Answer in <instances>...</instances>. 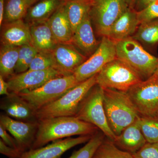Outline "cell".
I'll use <instances>...</instances> for the list:
<instances>
[{"instance_id":"obj_26","label":"cell","mask_w":158,"mask_h":158,"mask_svg":"<svg viewBox=\"0 0 158 158\" xmlns=\"http://www.w3.org/2000/svg\"><path fill=\"white\" fill-rule=\"evenodd\" d=\"M37 0H6L3 23L24 19L29 9Z\"/></svg>"},{"instance_id":"obj_3","label":"cell","mask_w":158,"mask_h":158,"mask_svg":"<svg viewBox=\"0 0 158 158\" xmlns=\"http://www.w3.org/2000/svg\"><path fill=\"white\" fill-rule=\"evenodd\" d=\"M116 58L129 65L142 81L154 74L158 66V58L146 50L132 37L116 43Z\"/></svg>"},{"instance_id":"obj_33","label":"cell","mask_w":158,"mask_h":158,"mask_svg":"<svg viewBox=\"0 0 158 158\" xmlns=\"http://www.w3.org/2000/svg\"><path fill=\"white\" fill-rule=\"evenodd\" d=\"M132 156L134 158H158V143H147Z\"/></svg>"},{"instance_id":"obj_25","label":"cell","mask_w":158,"mask_h":158,"mask_svg":"<svg viewBox=\"0 0 158 158\" xmlns=\"http://www.w3.org/2000/svg\"><path fill=\"white\" fill-rule=\"evenodd\" d=\"M143 47L150 48L158 44V19L141 23L132 37Z\"/></svg>"},{"instance_id":"obj_15","label":"cell","mask_w":158,"mask_h":158,"mask_svg":"<svg viewBox=\"0 0 158 158\" xmlns=\"http://www.w3.org/2000/svg\"><path fill=\"white\" fill-rule=\"evenodd\" d=\"M100 44L96 39L89 13L77 28L71 44L88 58L96 51Z\"/></svg>"},{"instance_id":"obj_37","label":"cell","mask_w":158,"mask_h":158,"mask_svg":"<svg viewBox=\"0 0 158 158\" xmlns=\"http://www.w3.org/2000/svg\"><path fill=\"white\" fill-rule=\"evenodd\" d=\"M9 86L8 82L5 81L2 76L0 75V94L9 96L10 93L9 92Z\"/></svg>"},{"instance_id":"obj_35","label":"cell","mask_w":158,"mask_h":158,"mask_svg":"<svg viewBox=\"0 0 158 158\" xmlns=\"http://www.w3.org/2000/svg\"><path fill=\"white\" fill-rule=\"evenodd\" d=\"M0 137L3 142L10 147L19 149L17 142L12 136L10 135L8 131L3 126L0 124Z\"/></svg>"},{"instance_id":"obj_36","label":"cell","mask_w":158,"mask_h":158,"mask_svg":"<svg viewBox=\"0 0 158 158\" xmlns=\"http://www.w3.org/2000/svg\"><path fill=\"white\" fill-rule=\"evenodd\" d=\"M156 0H136L134 10L139 12L145 9Z\"/></svg>"},{"instance_id":"obj_40","label":"cell","mask_w":158,"mask_h":158,"mask_svg":"<svg viewBox=\"0 0 158 158\" xmlns=\"http://www.w3.org/2000/svg\"><path fill=\"white\" fill-rule=\"evenodd\" d=\"M153 118H154L158 122V112L156 113V115H155V116Z\"/></svg>"},{"instance_id":"obj_12","label":"cell","mask_w":158,"mask_h":158,"mask_svg":"<svg viewBox=\"0 0 158 158\" xmlns=\"http://www.w3.org/2000/svg\"><path fill=\"white\" fill-rule=\"evenodd\" d=\"M0 124L3 126L17 142L23 152L31 149L35 140L38 122L15 120L8 115H1Z\"/></svg>"},{"instance_id":"obj_14","label":"cell","mask_w":158,"mask_h":158,"mask_svg":"<svg viewBox=\"0 0 158 158\" xmlns=\"http://www.w3.org/2000/svg\"><path fill=\"white\" fill-rule=\"evenodd\" d=\"M52 54L57 69L66 75L73 74L88 59L71 44H58Z\"/></svg>"},{"instance_id":"obj_7","label":"cell","mask_w":158,"mask_h":158,"mask_svg":"<svg viewBox=\"0 0 158 158\" xmlns=\"http://www.w3.org/2000/svg\"><path fill=\"white\" fill-rule=\"evenodd\" d=\"M97 84L103 88L127 92L142 80L127 63L116 58L104 66L97 74Z\"/></svg>"},{"instance_id":"obj_6","label":"cell","mask_w":158,"mask_h":158,"mask_svg":"<svg viewBox=\"0 0 158 158\" xmlns=\"http://www.w3.org/2000/svg\"><path fill=\"white\" fill-rule=\"evenodd\" d=\"M80 83L73 74L52 79L37 89L17 94L37 111L58 99Z\"/></svg>"},{"instance_id":"obj_17","label":"cell","mask_w":158,"mask_h":158,"mask_svg":"<svg viewBox=\"0 0 158 158\" xmlns=\"http://www.w3.org/2000/svg\"><path fill=\"white\" fill-rule=\"evenodd\" d=\"M140 118V116L126 127L113 141L119 149L131 154L138 152L147 143L141 132Z\"/></svg>"},{"instance_id":"obj_42","label":"cell","mask_w":158,"mask_h":158,"mask_svg":"<svg viewBox=\"0 0 158 158\" xmlns=\"http://www.w3.org/2000/svg\"><path fill=\"white\" fill-rule=\"evenodd\" d=\"M155 75L158 76V66L156 70L155 73L154 74Z\"/></svg>"},{"instance_id":"obj_24","label":"cell","mask_w":158,"mask_h":158,"mask_svg":"<svg viewBox=\"0 0 158 158\" xmlns=\"http://www.w3.org/2000/svg\"><path fill=\"white\" fill-rule=\"evenodd\" d=\"M19 47L1 44L0 49V75L9 79L15 74L18 59Z\"/></svg>"},{"instance_id":"obj_39","label":"cell","mask_w":158,"mask_h":158,"mask_svg":"<svg viewBox=\"0 0 158 158\" xmlns=\"http://www.w3.org/2000/svg\"><path fill=\"white\" fill-rule=\"evenodd\" d=\"M128 8L134 9L136 0H123Z\"/></svg>"},{"instance_id":"obj_8","label":"cell","mask_w":158,"mask_h":158,"mask_svg":"<svg viewBox=\"0 0 158 158\" xmlns=\"http://www.w3.org/2000/svg\"><path fill=\"white\" fill-rule=\"evenodd\" d=\"M128 8L123 0H92L89 14L98 36L107 37L114 23Z\"/></svg>"},{"instance_id":"obj_21","label":"cell","mask_w":158,"mask_h":158,"mask_svg":"<svg viewBox=\"0 0 158 158\" xmlns=\"http://www.w3.org/2000/svg\"><path fill=\"white\" fill-rule=\"evenodd\" d=\"M30 26L32 45L38 52H52L59 43L53 35L48 22Z\"/></svg>"},{"instance_id":"obj_23","label":"cell","mask_w":158,"mask_h":158,"mask_svg":"<svg viewBox=\"0 0 158 158\" xmlns=\"http://www.w3.org/2000/svg\"><path fill=\"white\" fill-rule=\"evenodd\" d=\"M91 1H64L65 13L73 34L89 13Z\"/></svg>"},{"instance_id":"obj_19","label":"cell","mask_w":158,"mask_h":158,"mask_svg":"<svg viewBox=\"0 0 158 158\" xmlns=\"http://www.w3.org/2000/svg\"><path fill=\"white\" fill-rule=\"evenodd\" d=\"M1 109L11 118L20 120L36 118L37 111L18 94L13 92L2 99Z\"/></svg>"},{"instance_id":"obj_11","label":"cell","mask_w":158,"mask_h":158,"mask_svg":"<svg viewBox=\"0 0 158 158\" xmlns=\"http://www.w3.org/2000/svg\"><path fill=\"white\" fill-rule=\"evenodd\" d=\"M67 75H66L56 69L52 68L15 74L8 79L7 82L9 90L18 94L26 90H35L52 79Z\"/></svg>"},{"instance_id":"obj_38","label":"cell","mask_w":158,"mask_h":158,"mask_svg":"<svg viewBox=\"0 0 158 158\" xmlns=\"http://www.w3.org/2000/svg\"><path fill=\"white\" fill-rule=\"evenodd\" d=\"M6 0H0V27H2L4 19V9Z\"/></svg>"},{"instance_id":"obj_16","label":"cell","mask_w":158,"mask_h":158,"mask_svg":"<svg viewBox=\"0 0 158 158\" xmlns=\"http://www.w3.org/2000/svg\"><path fill=\"white\" fill-rule=\"evenodd\" d=\"M1 28V44L17 47L32 44L30 26L23 19L3 23Z\"/></svg>"},{"instance_id":"obj_27","label":"cell","mask_w":158,"mask_h":158,"mask_svg":"<svg viewBox=\"0 0 158 158\" xmlns=\"http://www.w3.org/2000/svg\"><path fill=\"white\" fill-rule=\"evenodd\" d=\"M92 158H134L132 154L119 149L111 139L105 138Z\"/></svg>"},{"instance_id":"obj_30","label":"cell","mask_w":158,"mask_h":158,"mask_svg":"<svg viewBox=\"0 0 158 158\" xmlns=\"http://www.w3.org/2000/svg\"><path fill=\"white\" fill-rule=\"evenodd\" d=\"M140 125L147 143H158V122L153 117L140 116Z\"/></svg>"},{"instance_id":"obj_43","label":"cell","mask_w":158,"mask_h":158,"mask_svg":"<svg viewBox=\"0 0 158 158\" xmlns=\"http://www.w3.org/2000/svg\"><path fill=\"white\" fill-rule=\"evenodd\" d=\"M39 1V0H37V2H38V1Z\"/></svg>"},{"instance_id":"obj_34","label":"cell","mask_w":158,"mask_h":158,"mask_svg":"<svg viewBox=\"0 0 158 158\" xmlns=\"http://www.w3.org/2000/svg\"><path fill=\"white\" fill-rule=\"evenodd\" d=\"M0 152L9 158H20L23 152L19 149L8 146L0 140Z\"/></svg>"},{"instance_id":"obj_10","label":"cell","mask_w":158,"mask_h":158,"mask_svg":"<svg viewBox=\"0 0 158 158\" xmlns=\"http://www.w3.org/2000/svg\"><path fill=\"white\" fill-rule=\"evenodd\" d=\"M116 58V42L107 37H102L96 51L79 66L73 75L79 83L97 74L105 65Z\"/></svg>"},{"instance_id":"obj_20","label":"cell","mask_w":158,"mask_h":158,"mask_svg":"<svg viewBox=\"0 0 158 158\" xmlns=\"http://www.w3.org/2000/svg\"><path fill=\"white\" fill-rule=\"evenodd\" d=\"M48 22L58 43H71L73 33L65 13L64 1Z\"/></svg>"},{"instance_id":"obj_2","label":"cell","mask_w":158,"mask_h":158,"mask_svg":"<svg viewBox=\"0 0 158 158\" xmlns=\"http://www.w3.org/2000/svg\"><path fill=\"white\" fill-rule=\"evenodd\" d=\"M103 89L104 107L108 123L117 136L140 116L127 92Z\"/></svg>"},{"instance_id":"obj_31","label":"cell","mask_w":158,"mask_h":158,"mask_svg":"<svg viewBox=\"0 0 158 158\" xmlns=\"http://www.w3.org/2000/svg\"><path fill=\"white\" fill-rule=\"evenodd\" d=\"M52 68L57 69L56 64L52 52H38L27 71L43 70Z\"/></svg>"},{"instance_id":"obj_9","label":"cell","mask_w":158,"mask_h":158,"mask_svg":"<svg viewBox=\"0 0 158 158\" xmlns=\"http://www.w3.org/2000/svg\"><path fill=\"white\" fill-rule=\"evenodd\" d=\"M127 93L140 116L153 117L158 112V76L137 83Z\"/></svg>"},{"instance_id":"obj_22","label":"cell","mask_w":158,"mask_h":158,"mask_svg":"<svg viewBox=\"0 0 158 158\" xmlns=\"http://www.w3.org/2000/svg\"><path fill=\"white\" fill-rule=\"evenodd\" d=\"M63 2L62 0H39L30 7L25 22L30 26L48 21Z\"/></svg>"},{"instance_id":"obj_29","label":"cell","mask_w":158,"mask_h":158,"mask_svg":"<svg viewBox=\"0 0 158 158\" xmlns=\"http://www.w3.org/2000/svg\"><path fill=\"white\" fill-rule=\"evenodd\" d=\"M38 51L32 44H26L19 47L18 59L15 66V74L26 72L28 70L30 65Z\"/></svg>"},{"instance_id":"obj_41","label":"cell","mask_w":158,"mask_h":158,"mask_svg":"<svg viewBox=\"0 0 158 158\" xmlns=\"http://www.w3.org/2000/svg\"><path fill=\"white\" fill-rule=\"evenodd\" d=\"M63 1H92V0H62Z\"/></svg>"},{"instance_id":"obj_1","label":"cell","mask_w":158,"mask_h":158,"mask_svg":"<svg viewBox=\"0 0 158 158\" xmlns=\"http://www.w3.org/2000/svg\"><path fill=\"white\" fill-rule=\"evenodd\" d=\"M35 140L31 148H39L51 141L75 135H93L98 131L95 126L75 116H60L39 120Z\"/></svg>"},{"instance_id":"obj_5","label":"cell","mask_w":158,"mask_h":158,"mask_svg":"<svg viewBox=\"0 0 158 158\" xmlns=\"http://www.w3.org/2000/svg\"><path fill=\"white\" fill-rule=\"evenodd\" d=\"M104 89L96 84L79 105L77 118L95 126L107 138L114 141L116 136L108 123L103 105Z\"/></svg>"},{"instance_id":"obj_32","label":"cell","mask_w":158,"mask_h":158,"mask_svg":"<svg viewBox=\"0 0 158 158\" xmlns=\"http://www.w3.org/2000/svg\"><path fill=\"white\" fill-rule=\"evenodd\" d=\"M140 24L158 19V0L151 4L142 11L137 12Z\"/></svg>"},{"instance_id":"obj_4","label":"cell","mask_w":158,"mask_h":158,"mask_svg":"<svg viewBox=\"0 0 158 158\" xmlns=\"http://www.w3.org/2000/svg\"><path fill=\"white\" fill-rule=\"evenodd\" d=\"M97 74L81 82L55 101L37 110V121L60 116H75L82 100L97 84Z\"/></svg>"},{"instance_id":"obj_13","label":"cell","mask_w":158,"mask_h":158,"mask_svg":"<svg viewBox=\"0 0 158 158\" xmlns=\"http://www.w3.org/2000/svg\"><path fill=\"white\" fill-rule=\"evenodd\" d=\"M92 135L80 136L53 141L52 144L23 152L20 158H61L66 151L79 144L87 143Z\"/></svg>"},{"instance_id":"obj_28","label":"cell","mask_w":158,"mask_h":158,"mask_svg":"<svg viewBox=\"0 0 158 158\" xmlns=\"http://www.w3.org/2000/svg\"><path fill=\"white\" fill-rule=\"evenodd\" d=\"M105 136L101 131H98L83 147L74 152L68 158H92L96 150L104 140Z\"/></svg>"},{"instance_id":"obj_18","label":"cell","mask_w":158,"mask_h":158,"mask_svg":"<svg viewBox=\"0 0 158 158\" xmlns=\"http://www.w3.org/2000/svg\"><path fill=\"white\" fill-rule=\"evenodd\" d=\"M139 25L137 12L128 8L114 23L107 37L116 43L132 37Z\"/></svg>"}]
</instances>
